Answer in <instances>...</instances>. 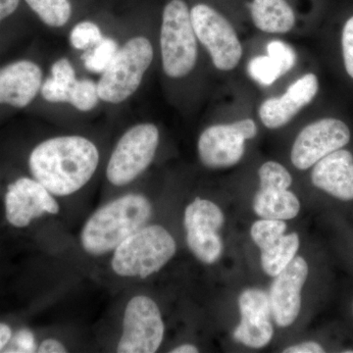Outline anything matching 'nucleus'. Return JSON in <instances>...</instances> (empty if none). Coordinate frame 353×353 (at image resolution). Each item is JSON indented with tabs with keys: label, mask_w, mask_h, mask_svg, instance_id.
<instances>
[{
	"label": "nucleus",
	"mask_w": 353,
	"mask_h": 353,
	"mask_svg": "<svg viewBox=\"0 0 353 353\" xmlns=\"http://www.w3.org/2000/svg\"><path fill=\"white\" fill-rule=\"evenodd\" d=\"M99 163L97 145L80 136L57 137L44 141L32 150L29 167L53 196H66L82 189Z\"/></svg>",
	"instance_id": "1"
},
{
	"label": "nucleus",
	"mask_w": 353,
	"mask_h": 353,
	"mask_svg": "<svg viewBox=\"0 0 353 353\" xmlns=\"http://www.w3.org/2000/svg\"><path fill=\"white\" fill-rule=\"evenodd\" d=\"M152 213L150 201L141 194H127L109 202L85 222L81 233L83 250L94 256L114 252L128 236L145 226Z\"/></svg>",
	"instance_id": "2"
},
{
	"label": "nucleus",
	"mask_w": 353,
	"mask_h": 353,
	"mask_svg": "<svg viewBox=\"0 0 353 353\" xmlns=\"http://www.w3.org/2000/svg\"><path fill=\"white\" fill-rule=\"evenodd\" d=\"M176 252V241L165 228L143 226L114 250L111 266L120 277L145 279L161 270Z\"/></svg>",
	"instance_id": "3"
},
{
	"label": "nucleus",
	"mask_w": 353,
	"mask_h": 353,
	"mask_svg": "<svg viewBox=\"0 0 353 353\" xmlns=\"http://www.w3.org/2000/svg\"><path fill=\"white\" fill-rule=\"evenodd\" d=\"M160 46L164 73L170 78L189 75L196 66V36L189 8L183 0H172L165 6Z\"/></svg>",
	"instance_id": "4"
},
{
	"label": "nucleus",
	"mask_w": 353,
	"mask_h": 353,
	"mask_svg": "<svg viewBox=\"0 0 353 353\" xmlns=\"http://www.w3.org/2000/svg\"><path fill=\"white\" fill-rule=\"evenodd\" d=\"M152 60L153 48L150 39L145 37L129 39L101 74L97 83L99 99L114 104L126 101L138 90Z\"/></svg>",
	"instance_id": "5"
},
{
	"label": "nucleus",
	"mask_w": 353,
	"mask_h": 353,
	"mask_svg": "<svg viewBox=\"0 0 353 353\" xmlns=\"http://www.w3.org/2000/svg\"><path fill=\"white\" fill-rule=\"evenodd\" d=\"M159 143V131L150 123L128 130L114 148L106 176L117 187L136 180L152 164Z\"/></svg>",
	"instance_id": "6"
},
{
	"label": "nucleus",
	"mask_w": 353,
	"mask_h": 353,
	"mask_svg": "<svg viewBox=\"0 0 353 353\" xmlns=\"http://www.w3.org/2000/svg\"><path fill=\"white\" fill-rule=\"evenodd\" d=\"M190 18L196 38L205 46L216 68L221 71L236 68L243 55V46L231 23L206 4L194 6Z\"/></svg>",
	"instance_id": "7"
},
{
	"label": "nucleus",
	"mask_w": 353,
	"mask_h": 353,
	"mask_svg": "<svg viewBox=\"0 0 353 353\" xmlns=\"http://www.w3.org/2000/svg\"><path fill=\"white\" fill-rule=\"evenodd\" d=\"M161 312L150 297H132L125 309L119 353L157 352L164 338Z\"/></svg>",
	"instance_id": "8"
},
{
	"label": "nucleus",
	"mask_w": 353,
	"mask_h": 353,
	"mask_svg": "<svg viewBox=\"0 0 353 353\" xmlns=\"http://www.w3.org/2000/svg\"><path fill=\"white\" fill-rule=\"evenodd\" d=\"M256 134V124L252 119L209 127L199 137V158L208 168L234 166L245 154L246 139L254 138Z\"/></svg>",
	"instance_id": "9"
},
{
	"label": "nucleus",
	"mask_w": 353,
	"mask_h": 353,
	"mask_svg": "<svg viewBox=\"0 0 353 353\" xmlns=\"http://www.w3.org/2000/svg\"><path fill=\"white\" fill-rule=\"evenodd\" d=\"M225 222L219 206L208 199H194L185 210L187 243L190 252L199 261L213 264L220 259L223 243L218 231Z\"/></svg>",
	"instance_id": "10"
},
{
	"label": "nucleus",
	"mask_w": 353,
	"mask_h": 353,
	"mask_svg": "<svg viewBox=\"0 0 353 353\" xmlns=\"http://www.w3.org/2000/svg\"><path fill=\"white\" fill-rule=\"evenodd\" d=\"M350 141V128L343 121L336 118L315 121L297 134L290 159L296 168L306 170Z\"/></svg>",
	"instance_id": "11"
},
{
	"label": "nucleus",
	"mask_w": 353,
	"mask_h": 353,
	"mask_svg": "<svg viewBox=\"0 0 353 353\" xmlns=\"http://www.w3.org/2000/svg\"><path fill=\"white\" fill-rule=\"evenodd\" d=\"M59 204L52 194L37 180L20 178L10 183L6 194L7 221L14 227L29 226L46 213L58 214Z\"/></svg>",
	"instance_id": "12"
},
{
	"label": "nucleus",
	"mask_w": 353,
	"mask_h": 353,
	"mask_svg": "<svg viewBox=\"0 0 353 353\" xmlns=\"http://www.w3.org/2000/svg\"><path fill=\"white\" fill-rule=\"evenodd\" d=\"M308 272L305 259L296 256L274 277L268 296L272 316L279 327H289L296 321L301 307V290Z\"/></svg>",
	"instance_id": "13"
},
{
	"label": "nucleus",
	"mask_w": 353,
	"mask_h": 353,
	"mask_svg": "<svg viewBox=\"0 0 353 353\" xmlns=\"http://www.w3.org/2000/svg\"><path fill=\"white\" fill-rule=\"evenodd\" d=\"M241 321L234 332V340L248 347H266L273 338L271 305L264 290L248 289L239 297Z\"/></svg>",
	"instance_id": "14"
},
{
	"label": "nucleus",
	"mask_w": 353,
	"mask_h": 353,
	"mask_svg": "<svg viewBox=\"0 0 353 353\" xmlns=\"http://www.w3.org/2000/svg\"><path fill=\"white\" fill-rule=\"evenodd\" d=\"M319 81L314 74H306L292 83L279 97L266 99L259 108V117L268 129L285 126L299 111L315 99Z\"/></svg>",
	"instance_id": "15"
},
{
	"label": "nucleus",
	"mask_w": 353,
	"mask_h": 353,
	"mask_svg": "<svg viewBox=\"0 0 353 353\" xmlns=\"http://www.w3.org/2000/svg\"><path fill=\"white\" fill-rule=\"evenodd\" d=\"M43 85L41 67L30 60H20L0 68V104L16 108L29 105Z\"/></svg>",
	"instance_id": "16"
},
{
	"label": "nucleus",
	"mask_w": 353,
	"mask_h": 353,
	"mask_svg": "<svg viewBox=\"0 0 353 353\" xmlns=\"http://www.w3.org/2000/svg\"><path fill=\"white\" fill-rule=\"evenodd\" d=\"M313 185L341 201H353V155L347 150L330 153L314 165Z\"/></svg>",
	"instance_id": "17"
},
{
	"label": "nucleus",
	"mask_w": 353,
	"mask_h": 353,
	"mask_svg": "<svg viewBox=\"0 0 353 353\" xmlns=\"http://www.w3.org/2000/svg\"><path fill=\"white\" fill-rule=\"evenodd\" d=\"M250 12L255 27L269 34H285L296 23L294 10L285 0H253Z\"/></svg>",
	"instance_id": "18"
},
{
	"label": "nucleus",
	"mask_w": 353,
	"mask_h": 353,
	"mask_svg": "<svg viewBox=\"0 0 353 353\" xmlns=\"http://www.w3.org/2000/svg\"><path fill=\"white\" fill-rule=\"evenodd\" d=\"M255 213L264 219L290 220L301 210V202L289 190H259L253 201Z\"/></svg>",
	"instance_id": "19"
},
{
	"label": "nucleus",
	"mask_w": 353,
	"mask_h": 353,
	"mask_svg": "<svg viewBox=\"0 0 353 353\" xmlns=\"http://www.w3.org/2000/svg\"><path fill=\"white\" fill-rule=\"evenodd\" d=\"M50 73L41 85V95L51 103H68L70 92L77 81L73 65L67 58H60L51 66Z\"/></svg>",
	"instance_id": "20"
},
{
	"label": "nucleus",
	"mask_w": 353,
	"mask_h": 353,
	"mask_svg": "<svg viewBox=\"0 0 353 353\" xmlns=\"http://www.w3.org/2000/svg\"><path fill=\"white\" fill-rule=\"evenodd\" d=\"M299 236L296 233L284 234L274 245L261 252L262 268L267 275L276 277L296 257L299 252Z\"/></svg>",
	"instance_id": "21"
},
{
	"label": "nucleus",
	"mask_w": 353,
	"mask_h": 353,
	"mask_svg": "<svg viewBox=\"0 0 353 353\" xmlns=\"http://www.w3.org/2000/svg\"><path fill=\"white\" fill-rule=\"evenodd\" d=\"M44 24L52 28L63 27L72 15L69 0H25Z\"/></svg>",
	"instance_id": "22"
},
{
	"label": "nucleus",
	"mask_w": 353,
	"mask_h": 353,
	"mask_svg": "<svg viewBox=\"0 0 353 353\" xmlns=\"http://www.w3.org/2000/svg\"><path fill=\"white\" fill-rule=\"evenodd\" d=\"M119 50L118 43L111 38H102L92 48L85 50L82 59L88 71L94 74H103L113 61Z\"/></svg>",
	"instance_id": "23"
},
{
	"label": "nucleus",
	"mask_w": 353,
	"mask_h": 353,
	"mask_svg": "<svg viewBox=\"0 0 353 353\" xmlns=\"http://www.w3.org/2000/svg\"><path fill=\"white\" fill-rule=\"evenodd\" d=\"M287 224L284 220L262 219L256 221L250 230V236L260 250L269 248L284 236Z\"/></svg>",
	"instance_id": "24"
},
{
	"label": "nucleus",
	"mask_w": 353,
	"mask_h": 353,
	"mask_svg": "<svg viewBox=\"0 0 353 353\" xmlns=\"http://www.w3.org/2000/svg\"><path fill=\"white\" fill-rule=\"evenodd\" d=\"M260 190H289L292 183V175L282 164L268 161L259 171Z\"/></svg>",
	"instance_id": "25"
},
{
	"label": "nucleus",
	"mask_w": 353,
	"mask_h": 353,
	"mask_svg": "<svg viewBox=\"0 0 353 353\" xmlns=\"http://www.w3.org/2000/svg\"><path fill=\"white\" fill-rule=\"evenodd\" d=\"M248 73L255 82L263 85H271L285 75L278 62L268 54L253 58L248 65Z\"/></svg>",
	"instance_id": "26"
},
{
	"label": "nucleus",
	"mask_w": 353,
	"mask_h": 353,
	"mask_svg": "<svg viewBox=\"0 0 353 353\" xmlns=\"http://www.w3.org/2000/svg\"><path fill=\"white\" fill-rule=\"evenodd\" d=\"M99 94L97 83L92 80H77L69 94L68 103L83 112L92 110L97 105Z\"/></svg>",
	"instance_id": "27"
},
{
	"label": "nucleus",
	"mask_w": 353,
	"mask_h": 353,
	"mask_svg": "<svg viewBox=\"0 0 353 353\" xmlns=\"http://www.w3.org/2000/svg\"><path fill=\"white\" fill-rule=\"evenodd\" d=\"M102 38L103 36L99 26L90 21L79 23L70 32V43L79 50H88L101 41Z\"/></svg>",
	"instance_id": "28"
},
{
	"label": "nucleus",
	"mask_w": 353,
	"mask_h": 353,
	"mask_svg": "<svg viewBox=\"0 0 353 353\" xmlns=\"http://www.w3.org/2000/svg\"><path fill=\"white\" fill-rule=\"evenodd\" d=\"M268 55L280 65L284 74L288 73L296 63V53L289 44L281 41H273L267 46Z\"/></svg>",
	"instance_id": "29"
},
{
	"label": "nucleus",
	"mask_w": 353,
	"mask_h": 353,
	"mask_svg": "<svg viewBox=\"0 0 353 353\" xmlns=\"http://www.w3.org/2000/svg\"><path fill=\"white\" fill-rule=\"evenodd\" d=\"M6 352H37L34 334L30 330L22 329L11 338L6 347Z\"/></svg>",
	"instance_id": "30"
},
{
	"label": "nucleus",
	"mask_w": 353,
	"mask_h": 353,
	"mask_svg": "<svg viewBox=\"0 0 353 353\" xmlns=\"http://www.w3.org/2000/svg\"><path fill=\"white\" fill-rule=\"evenodd\" d=\"M343 62L348 75L353 79V16L347 21L341 36Z\"/></svg>",
	"instance_id": "31"
},
{
	"label": "nucleus",
	"mask_w": 353,
	"mask_h": 353,
	"mask_svg": "<svg viewBox=\"0 0 353 353\" xmlns=\"http://www.w3.org/2000/svg\"><path fill=\"white\" fill-rule=\"evenodd\" d=\"M285 353H322L325 352L324 348L316 341H304L299 345H292L285 348Z\"/></svg>",
	"instance_id": "32"
},
{
	"label": "nucleus",
	"mask_w": 353,
	"mask_h": 353,
	"mask_svg": "<svg viewBox=\"0 0 353 353\" xmlns=\"http://www.w3.org/2000/svg\"><path fill=\"white\" fill-rule=\"evenodd\" d=\"M38 352L39 353H65L67 352V350L59 341L48 339L39 345Z\"/></svg>",
	"instance_id": "33"
},
{
	"label": "nucleus",
	"mask_w": 353,
	"mask_h": 353,
	"mask_svg": "<svg viewBox=\"0 0 353 353\" xmlns=\"http://www.w3.org/2000/svg\"><path fill=\"white\" fill-rule=\"evenodd\" d=\"M20 0H0V22L15 12Z\"/></svg>",
	"instance_id": "34"
},
{
	"label": "nucleus",
	"mask_w": 353,
	"mask_h": 353,
	"mask_svg": "<svg viewBox=\"0 0 353 353\" xmlns=\"http://www.w3.org/2000/svg\"><path fill=\"white\" fill-rule=\"evenodd\" d=\"M11 338H12V331H11L10 327L0 323V352L6 348Z\"/></svg>",
	"instance_id": "35"
},
{
	"label": "nucleus",
	"mask_w": 353,
	"mask_h": 353,
	"mask_svg": "<svg viewBox=\"0 0 353 353\" xmlns=\"http://www.w3.org/2000/svg\"><path fill=\"white\" fill-rule=\"evenodd\" d=\"M172 353H196L199 352L196 347L194 345H190V343H185V345H180V347H175L172 350Z\"/></svg>",
	"instance_id": "36"
},
{
	"label": "nucleus",
	"mask_w": 353,
	"mask_h": 353,
	"mask_svg": "<svg viewBox=\"0 0 353 353\" xmlns=\"http://www.w3.org/2000/svg\"><path fill=\"white\" fill-rule=\"evenodd\" d=\"M352 313H353V304H352Z\"/></svg>",
	"instance_id": "37"
}]
</instances>
